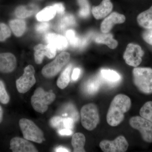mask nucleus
<instances>
[{"instance_id": "f257e3e1", "label": "nucleus", "mask_w": 152, "mask_h": 152, "mask_svg": "<svg viewBox=\"0 0 152 152\" xmlns=\"http://www.w3.org/2000/svg\"><path fill=\"white\" fill-rule=\"evenodd\" d=\"M132 106L130 98L122 94L116 96L111 103L107 115V122L113 127L117 126L124 119V114Z\"/></svg>"}, {"instance_id": "f03ea898", "label": "nucleus", "mask_w": 152, "mask_h": 152, "mask_svg": "<svg viewBox=\"0 0 152 152\" xmlns=\"http://www.w3.org/2000/svg\"><path fill=\"white\" fill-rule=\"evenodd\" d=\"M134 84L141 92L145 94H152V69L135 67L132 71Z\"/></svg>"}, {"instance_id": "7ed1b4c3", "label": "nucleus", "mask_w": 152, "mask_h": 152, "mask_svg": "<svg viewBox=\"0 0 152 152\" xmlns=\"http://www.w3.org/2000/svg\"><path fill=\"white\" fill-rule=\"evenodd\" d=\"M56 96L51 91L46 92L42 88H38L31 98V103L33 108L41 113L47 111L49 105L56 99Z\"/></svg>"}, {"instance_id": "20e7f679", "label": "nucleus", "mask_w": 152, "mask_h": 152, "mask_svg": "<svg viewBox=\"0 0 152 152\" xmlns=\"http://www.w3.org/2000/svg\"><path fill=\"white\" fill-rule=\"evenodd\" d=\"M82 126L88 131H93L99 122V115L97 107L94 104H87L81 110Z\"/></svg>"}, {"instance_id": "39448f33", "label": "nucleus", "mask_w": 152, "mask_h": 152, "mask_svg": "<svg viewBox=\"0 0 152 152\" xmlns=\"http://www.w3.org/2000/svg\"><path fill=\"white\" fill-rule=\"evenodd\" d=\"M19 124L25 139L38 143L43 142V132L32 121L28 119H21Z\"/></svg>"}, {"instance_id": "423d86ee", "label": "nucleus", "mask_w": 152, "mask_h": 152, "mask_svg": "<svg viewBox=\"0 0 152 152\" xmlns=\"http://www.w3.org/2000/svg\"><path fill=\"white\" fill-rule=\"evenodd\" d=\"M70 58V55L67 52L61 53L51 62L43 68L42 72L45 77L50 78L56 75L66 64Z\"/></svg>"}, {"instance_id": "0eeeda50", "label": "nucleus", "mask_w": 152, "mask_h": 152, "mask_svg": "<svg viewBox=\"0 0 152 152\" xmlns=\"http://www.w3.org/2000/svg\"><path fill=\"white\" fill-rule=\"evenodd\" d=\"M129 124L133 129L139 131L145 142H152V123L141 116L132 117Z\"/></svg>"}, {"instance_id": "6e6552de", "label": "nucleus", "mask_w": 152, "mask_h": 152, "mask_svg": "<svg viewBox=\"0 0 152 152\" xmlns=\"http://www.w3.org/2000/svg\"><path fill=\"white\" fill-rule=\"evenodd\" d=\"M24 73L16 81L17 90L21 94H25L29 91L36 83L34 68L31 65L26 67Z\"/></svg>"}, {"instance_id": "1a4fd4ad", "label": "nucleus", "mask_w": 152, "mask_h": 152, "mask_svg": "<svg viewBox=\"0 0 152 152\" xmlns=\"http://www.w3.org/2000/svg\"><path fill=\"white\" fill-rule=\"evenodd\" d=\"M144 55V51L139 45L130 43L126 47L123 58L128 65L136 67L140 64Z\"/></svg>"}, {"instance_id": "9d476101", "label": "nucleus", "mask_w": 152, "mask_h": 152, "mask_svg": "<svg viewBox=\"0 0 152 152\" xmlns=\"http://www.w3.org/2000/svg\"><path fill=\"white\" fill-rule=\"evenodd\" d=\"M99 146L104 152H125L128 150L129 143L124 137L120 136L113 141H102Z\"/></svg>"}, {"instance_id": "9b49d317", "label": "nucleus", "mask_w": 152, "mask_h": 152, "mask_svg": "<svg viewBox=\"0 0 152 152\" xmlns=\"http://www.w3.org/2000/svg\"><path fill=\"white\" fill-rule=\"evenodd\" d=\"M34 50L35 51V61L38 64H42L45 56L51 59L54 58L56 54L57 49L50 44H48L47 45L39 44L36 46Z\"/></svg>"}, {"instance_id": "f8f14e48", "label": "nucleus", "mask_w": 152, "mask_h": 152, "mask_svg": "<svg viewBox=\"0 0 152 152\" xmlns=\"http://www.w3.org/2000/svg\"><path fill=\"white\" fill-rule=\"evenodd\" d=\"M10 149L13 152H37L36 147L28 140L19 137H15L11 140Z\"/></svg>"}, {"instance_id": "ddd939ff", "label": "nucleus", "mask_w": 152, "mask_h": 152, "mask_svg": "<svg viewBox=\"0 0 152 152\" xmlns=\"http://www.w3.org/2000/svg\"><path fill=\"white\" fill-rule=\"evenodd\" d=\"M126 21V17L122 14L114 12L104 19L101 25L102 33H108L113 28L114 25L122 24Z\"/></svg>"}, {"instance_id": "4468645a", "label": "nucleus", "mask_w": 152, "mask_h": 152, "mask_svg": "<svg viewBox=\"0 0 152 152\" xmlns=\"http://www.w3.org/2000/svg\"><path fill=\"white\" fill-rule=\"evenodd\" d=\"M16 58L10 53H0V72L9 73L12 72L17 66Z\"/></svg>"}, {"instance_id": "2eb2a0df", "label": "nucleus", "mask_w": 152, "mask_h": 152, "mask_svg": "<svg viewBox=\"0 0 152 152\" xmlns=\"http://www.w3.org/2000/svg\"><path fill=\"white\" fill-rule=\"evenodd\" d=\"M113 7L110 0H103L99 6L93 7L92 13L95 19L100 20L105 18L110 13Z\"/></svg>"}, {"instance_id": "dca6fc26", "label": "nucleus", "mask_w": 152, "mask_h": 152, "mask_svg": "<svg viewBox=\"0 0 152 152\" xmlns=\"http://www.w3.org/2000/svg\"><path fill=\"white\" fill-rule=\"evenodd\" d=\"M45 39L48 44H50L58 50H63L67 48V39L61 35L54 33H48L45 36Z\"/></svg>"}, {"instance_id": "f3484780", "label": "nucleus", "mask_w": 152, "mask_h": 152, "mask_svg": "<svg viewBox=\"0 0 152 152\" xmlns=\"http://www.w3.org/2000/svg\"><path fill=\"white\" fill-rule=\"evenodd\" d=\"M137 21L140 26L145 29L152 28V6L139 14L137 17Z\"/></svg>"}, {"instance_id": "a211bd4d", "label": "nucleus", "mask_w": 152, "mask_h": 152, "mask_svg": "<svg viewBox=\"0 0 152 152\" xmlns=\"http://www.w3.org/2000/svg\"><path fill=\"white\" fill-rule=\"evenodd\" d=\"M95 42L97 43L104 44L111 49L116 48L118 45V41L113 39L112 34L109 33L99 34L95 37Z\"/></svg>"}, {"instance_id": "6ab92c4d", "label": "nucleus", "mask_w": 152, "mask_h": 152, "mask_svg": "<svg viewBox=\"0 0 152 152\" xmlns=\"http://www.w3.org/2000/svg\"><path fill=\"white\" fill-rule=\"evenodd\" d=\"M86 141V137L83 134L80 132L74 134L72 139V145L74 152H86L84 149Z\"/></svg>"}, {"instance_id": "aec40b11", "label": "nucleus", "mask_w": 152, "mask_h": 152, "mask_svg": "<svg viewBox=\"0 0 152 152\" xmlns=\"http://www.w3.org/2000/svg\"><path fill=\"white\" fill-rule=\"evenodd\" d=\"M37 10V7L34 5L20 6L15 11V15L20 19L26 18L31 16Z\"/></svg>"}, {"instance_id": "412c9836", "label": "nucleus", "mask_w": 152, "mask_h": 152, "mask_svg": "<svg viewBox=\"0 0 152 152\" xmlns=\"http://www.w3.org/2000/svg\"><path fill=\"white\" fill-rule=\"evenodd\" d=\"M10 27L12 31L15 36L20 37L26 31V23L24 20L22 19H14L10 21Z\"/></svg>"}, {"instance_id": "4be33fe9", "label": "nucleus", "mask_w": 152, "mask_h": 152, "mask_svg": "<svg viewBox=\"0 0 152 152\" xmlns=\"http://www.w3.org/2000/svg\"><path fill=\"white\" fill-rule=\"evenodd\" d=\"M101 75L105 81L111 84H115L121 78V75L116 71L103 69L101 71Z\"/></svg>"}, {"instance_id": "5701e85b", "label": "nucleus", "mask_w": 152, "mask_h": 152, "mask_svg": "<svg viewBox=\"0 0 152 152\" xmlns=\"http://www.w3.org/2000/svg\"><path fill=\"white\" fill-rule=\"evenodd\" d=\"M56 13V11L53 6H48L39 12L36 15V18L39 21H48L55 16Z\"/></svg>"}, {"instance_id": "b1692460", "label": "nucleus", "mask_w": 152, "mask_h": 152, "mask_svg": "<svg viewBox=\"0 0 152 152\" xmlns=\"http://www.w3.org/2000/svg\"><path fill=\"white\" fill-rule=\"evenodd\" d=\"M72 64H69L63 71L57 81V85L61 89H64L67 86L70 82V75L72 70Z\"/></svg>"}, {"instance_id": "393cba45", "label": "nucleus", "mask_w": 152, "mask_h": 152, "mask_svg": "<svg viewBox=\"0 0 152 152\" xmlns=\"http://www.w3.org/2000/svg\"><path fill=\"white\" fill-rule=\"evenodd\" d=\"M75 20L73 16L72 15H66L61 19L57 26V30L63 31L66 28L69 26L75 24Z\"/></svg>"}, {"instance_id": "a878e982", "label": "nucleus", "mask_w": 152, "mask_h": 152, "mask_svg": "<svg viewBox=\"0 0 152 152\" xmlns=\"http://www.w3.org/2000/svg\"><path fill=\"white\" fill-rule=\"evenodd\" d=\"M141 116L152 123V101H149L144 104L140 110Z\"/></svg>"}, {"instance_id": "bb28decb", "label": "nucleus", "mask_w": 152, "mask_h": 152, "mask_svg": "<svg viewBox=\"0 0 152 152\" xmlns=\"http://www.w3.org/2000/svg\"><path fill=\"white\" fill-rule=\"evenodd\" d=\"M100 86V82L97 79H91L86 83V90L90 94L96 93Z\"/></svg>"}, {"instance_id": "cd10ccee", "label": "nucleus", "mask_w": 152, "mask_h": 152, "mask_svg": "<svg viewBox=\"0 0 152 152\" xmlns=\"http://www.w3.org/2000/svg\"><path fill=\"white\" fill-rule=\"evenodd\" d=\"M80 10L79 15L82 18H87L90 15L89 4L88 0H77Z\"/></svg>"}, {"instance_id": "c85d7f7f", "label": "nucleus", "mask_w": 152, "mask_h": 152, "mask_svg": "<svg viewBox=\"0 0 152 152\" xmlns=\"http://www.w3.org/2000/svg\"><path fill=\"white\" fill-rule=\"evenodd\" d=\"M66 37L72 47H77L80 45V39L76 36L75 32L73 30H68L66 33Z\"/></svg>"}, {"instance_id": "c756f323", "label": "nucleus", "mask_w": 152, "mask_h": 152, "mask_svg": "<svg viewBox=\"0 0 152 152\" xmlns=\"http://www.w3.org/2000/svg\"><path fill=\"white\" fill-rule=\"evenodd\" d=\"M11 35V31L9 27L4 23H0V42H4Z\"/></svg>"}, {"instance_id": "7c9ffc66", "label": "nucleus", "mask_w": 152, "mask_h": 152, "mask_svg": "<svg viewBox=\"0 0 152 152\" xmlns=\"http://www.w3.org/2000/svg\"><path fill=\"white\" fill-rule=\"evenodd\" d=\"M10 101V96L6 91L4 84L2 81L0 80V102L6 104Z\"/></svg>"}, {"instance_id": "2f4dec72", "label": "nucleus", "mask_w": 152, "mask_h": 152, "mask_svg": "<svg viewBox=\"0 0 152 152\" xmlns=\"http://www.w3.org/2000/svg\"><path fill=\"white\" fill-rule=\"evenodd\" d=\"M142 37L147 43L152 45V28L145 30L142 34Z\"/></svg>"}, {"instance_id": "473e14b6", "label": "nucleus", "mask_w": 152, "mask_h": 152, "mask_svg": "<svg viewBox=\"0 0 152 152\" xmlns=\"http://www.w3.org/2000/svg\"><path fill=\"white\" fill-rule=\"evenodd\" d=\"M50 24L47 22H42L36 26V30L38 33H43L46 31L50 28Z\"/></svg>"}, {"instance_id": "72a5a7b5", "label": "nucleus", "mask_w": 152, "mask_h": 152, "mask_svg": "<svg viewBox=\"0 0 152 152\" xmlns=\"http://www.w3.org/2000/svg\"><path fill=\"white\" fill-rule=\"evenodd\" d=\"M62 122L64 127L66 129L72 130L74 126V120L70 117L64 118L63 119Z\"/></svg>"}, {"instance_id": "f704fd0d", "label": "nucleus", "mask_w": 152, "mask_h": 152, "mask_svg": "<svg viewBox=\"0 0 152 152\" xmlns=\"http://www.w3.org/2000/svg\"><path fill=\"white\" fill-rule=\"evenodd\" d=\"M62 121L63 118L61 117H53L50 120V125L53 127L56 128L59 126Z\"/></svg>"}, {"instance_id": "c9c22d12", "label": "nucleus", "mask_w": 152, "mask_h": 152, "mask_svg": "<svg viewBox=\"0 0 152 152\" xmlns=\"http://www.w3.org/2000/svg\"><path fill=\"white\" fill-rule=\"evenodd\" d=\"M53 6L54 7L56 11V12L58 14L63 15L64 13V7L61 3H57V4H55Z\"/></svg>"}, {"instance_id": "e433bc0d", "label": "nucleus", "mask_w": 152, "mask_h": 152, "mask_svg": "<svg viewBox=\"0 0 152 152\" xmlns=\"http://www.w3.org/2000/svg\"><path fill=\"white\" fill-rule=\"evenodd\" d=\"M81 74V69L79 68H76L74 69L72 75V78L74 81L77 80L79 78Z\"/></svg>"}, {"instance_id": "4c0bfd02", "label": "nucleus", "mask_w": 152, "mask_h": 152, "mask_svg": "<svg viewBox=\"0 0 152 152\" xmlns=\"http://www.w3.org/2000/svg\"><path fill=\"white\" fill-rule=\"evenodd\" d=\"M58 133L60 135L62 136H70L73 134V132L72 130L70 129L65 128V129L59 131Z\"/></svg>"}, {"instance_id": "58836bf2", "label": "nucleus", "mask_w": 152, "mask_h": 152, "mask_svg": "<svg viewBox=\"0 0 152 152\" xmlns=\"http://www.w3.org/2000/svg\"><path fill=\"white\" fill-rule=\"evenodd\" d=\"M55 151L58 152H69V150L67 149L66 148H64L63 147H59L57 148L55 150Z\"/></svg>"}, {"instance_id": "ea45409f", "label": "nucleus", "mask_w": 152, "mask_h": 152, "mask_svg": "<svg viewBox=\"0 0 152 152\" xmlns=\"http://www.w3.org/2000/svg\"><path fill=\"white\" fill-rule=\"evenodd\" d=\"M3 119V110L0 106V124L2 122Z\"/></svg>"}]
</instances>
